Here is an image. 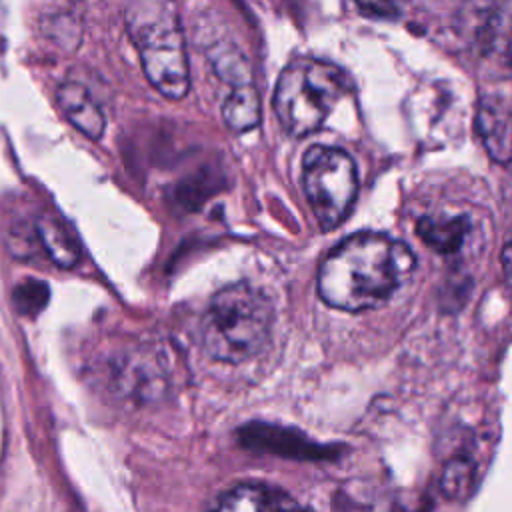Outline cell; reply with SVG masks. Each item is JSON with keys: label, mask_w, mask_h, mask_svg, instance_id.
Returning <instances> with one entry per match:
<instances>
[{"label": "cell", "mask_w": 512, "mask_h": 512, "mask_svg": "<svg viewBox=\"0 0 512 512\" xmlns=\"http://www.w3.org/2000/svg\"><path fill=\"white\" fill-rule=\"evenodd\" d=\"M128 34L150 84L166 98L188 92L190 72L178 14L168 2H132L126 8Z\"/></svg>", "instance_id": "3957f363"}, {"label": "cell", "mask_w": 512, "mask_h": 512, "mask_svg": "<svg viewBox=\"0 0 512 512\" xmlns=\"http://www.w3.org/2000/svg\"><path fill=\"white\" fill-rule=\"evenodd\" d=\"M40 244L46 248L48 256L62 268H70L78 260V252L74 242L66 236V232L52 220H44L38 224Z\"/></svg>", "instance_id": "7c38bea8"}, {"label": "cell", "mask_w": 512, "mask_h": 512, "mask_svg": "<svg viewBox=\"0 0 512 512\" xmlns=\"http://www.w3.org/2000/svg\"><path fill=\"white\" fill-rule=\"evenodd\" d=\"M476 46L488 62L512 72V2L486 8L476 28Z\"/></svg>", "instance_id": "52a82bcc"}, {"label": "cell", "mask_w": 512, "mask_h": 512, "mask_svg": "<svg viewBox=\"0 0 512 512\" xmlns=\"http://www.w3.org/2000/svg\"><path fill=\"white\" fill-rule=\"evenodd\" d=\"M502 264H504L506 280L512 284V242H508V246L502 252Z\"/></svg>", "instance_id": "4fadbf2b"}, {"label": "cell", "mask_w": 512, "mask_h": 512, "mask_svg": "<svg viewBox=\"0 0 512 512\" xmlns=\"http://www.w3.org/2000/svg\"><path fill=\"white\" fill-rule=\"evenodd\" d=\"M56 100L68 122L84 136H88L90 140H98L102 136L104 114L84 86L76 82H66L58 88Z\"/></svg>", "instance_id": "9c48e42d"}, {"label": "cell", "mask_w": 512, "mask_h": 512, "mask_svg": "<svg viewBox=\"0 0 512 512\" xmlns=\"http://www.w3.org/2000/svg\"><path fill=\"white\" fill-rule=\"evenodd\" d=\"M214 512H308L288 492L264 484L242 482L228 488L216 502Z\"/></svg>", "instance_id": "8992f818"}, {"label": "cell", "mask_w": 512, "mask_h": 512, "mask_svg": "<svg viewBox=\"0 0 512 512\" xmlns=\"http://www.w3.org/2000/svg\"><path fill=\"white\" fill-rule=\"evenodd\" d=\"M412 250L382 232H356L338 242L318 268V294L346 312L384 304L412 274Z\"/></svg>", "instance_id": "6da1fadb"}, {"label": "cell", "mask_w": 512, "mask_h": 512, "mask_svg": "<svg viewBox=\"0 0 512 512\" xmlns=\"http://www.w3.org/2000/svg\"><path fill=\"white\" fill-rule=\"evenodd\" d=\"M478 132L494 160L508 162L512 158V110L504 100H482L478 110Z\"/></svg>", "instance_id": "ba28073f"}, {"label": "cell", "mask_w": 512, "mask_h": 512, "mask_svg": "<svg viewBox=\"0 0 512 512\" xmlns=\"http://www.w3.org/2000/svg\"><path fill=\"white\" fill-rule=\"evenodd\" d=\"M224 122L234 132H248L260 122V98L252 84L236 86L222 106Z\"/></svg>", "instance_id": "8fae6325"}, {"label": "cell", "mask_w": 512, "mask_h": 512, "mask_svg": "<svg viewBox=\"0 0 512 512\" xmlns=\"http://www.w3.org/2000/svg\"><path fill=\"white\" fill-rule=\"evenodd\" d=\"M302 184L318 224L336 228L358 194L356 164L344 150L316 144L302 158Z\"/></svg>", "instance_id": "5b68a950"}, {"label": "cell", "mask_w": 512, "mask_h": 512, "mask_svg": "<svg viewBox=\"0 0 512 512\" xmlns=\"http://www.w3.org/2000/svg\"><path fill=\"white\" fill-rule=\"evenodd\" d=\"M468 220L464 216L452 218H420L416 224L418 236L436 252L440 254H454L460 250L466 234H468Z\"/></svg>", "instance_id": "30bf717a"}, {"label": "cell", "mask_w": 512, "mask_h": 512, "mask_svg": "<svg viewBox=\"0 0 512 512\" xmlns=\"http://www.w3.org/2000/svg\"><path fill=\"white\" fill-rule=\"evenodd\" d=\"M344 72L324 60L296 58L278 76L274 112L290 136H306L322 126L346 92Z\"/></svg>", "instance_id": "277c9868"}, {"label": "cell", "mask_w": 512, "mask_h": 512, "mask_svg": "<svg viewBox=\"0 0 512 512\" xmlns=\"http://www.w3.org/2000/svg\"><path fill=\"white\" fill-rule=\"evenodd\" d=\"M274 322V308L268 296L236 282L216 292L202 316L200 340L206 354L220 362H246L260 354Z\"/></svg>", "instance_id": "7a4b0ae2"}]
</instances>
